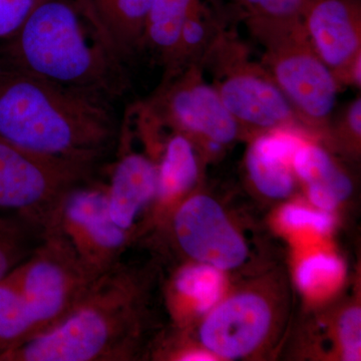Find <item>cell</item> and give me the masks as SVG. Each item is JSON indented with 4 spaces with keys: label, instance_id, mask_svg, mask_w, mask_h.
<instances>
[{
    "label": "cell",
    "instance_id": "obj_19",
    "mask_svg": "<svg viewBox=\"0 0 361 361\" xmlns=\"http://www.w3.org/2000/svg\"><path fill=\"white\" fill-rule=\"evenodd\" d=\"M158 167L156 199L169 203L187 193L196 184L199 164L194 142L175 132L169 137Z\"/></svg>",
    "mask_w": 361,
    "mask_h": 361
},
{
    "label": "cell",
    "instance_id": "obj_26",
    "mask_svg": "<svg viewBox=\"0 0 361 361\" xmlns=\"http://www.w3.org/2000/svg\"><path fill=\"white\" fill-rule=\"evenodd\" d=\"M285 225L292 228L310 227L317 232L325 233L331 229L334 218L329 212L312 210L304 206L289 205L285 207L281 214Z\"/></svg>",
    "mask_w": 361,
    "mask_h": 361
},
{
    "label": "cell",
    "instance_id": "obj_21",
    "mask_svg": "<svg viewBox=\"0 0 361 361\" xmlns=\"http://www.w3.org/2000/svg\"><path fill=\"white\" fill-rule=\"evenodd\" d=\"M44 234L28 221L0 215V281L30 257Z\"/></svg>",
    "mask_w": 361,
    "mask_h": 361
},
{
    "label": "cell",
    "instance_id": "obj_3",
    "mask_svg": "<svg viewBox=\"0 0 361 361\" xmlns=\"http://www.w3.org/2000/svg\"><path fill=\"white\" fill-rule=\"evenodd\" d=\"M118 59L77 0H45L0 42V71L103 97L116 94Z\"/></svg>",
    "mask_w": 361,
    "mask_h": 361
},
{
    "label": "cell",
    "instance_id": "obj_20",
    "mask_svg": "<svg viewBox=\"0 0 361 361\" xmlns=\"http://www.w3.org/2000/svg\"><path fill=\"white\" fill-rule=\"evenodd\" d=\"M33 336L32 316L14 269L0 281V358Z\"/></svg>",
    "mask_w": 361,
    "mask_h": 361
},
{
    "label": "cell",
    "instance_id": "obj_24",
    "mask_svg": "<svg viewBox=\"0 0 361 361\" xmlns=\"http://www.w3.org/2000/svg\"><path fill=\"white\" fill-rule=\"evenodd\" d=\"M341 261L329 254H316L303 261L297 270V281L303 290H315L341 277Z\"/></svg>",
    "mask_w": 361,
    "mask_h": 361
},
{
    "label": "cell",
    "instance_id": "obj_15",
    "mask_svg": "<svg viewBox=\"0 0 361 361\" xmlns=\"http://www.w3.org/2000/svg\"><path fill=\"white\" fill-rule=\"evenodd\" d=\"M118 59L142 49L152 0H77Z\"/></svg>",
    "mask_w": 361,
    "mask_h": 361
},
{
    "label": "cell",
    "instance_id": "obj_7",
    "mask_svg": "<svg viewBox=\"0 0 361 361\" xmlns=\"http://www.w3.org/2000/svg\"><path fill=\"white\" fill-rule=\"evenodd\" d=\"M16 270L32 316L35 336L70 315L99 277L54 229L45 233L39 246Z\"/></svg>",
    "mask_w": 361,
    "mask_h": 361
},
{
    "label": "cell",
    "instance_id": "obj_14",
    "mask_svg": "<svg viewBox=\"0 0 361 361\" xmlns=\"http://www.w3.org/2000/svg\"><path fill=\"white\" fill-rule=\"evenodd\" d=\"M303 141L297 128H280L258 134L247 152L246 168L259 192L275 199L292 193V159Z\"/></svg>",
    "mask_w": 361,
    "mask_h": 361
},
{
    "label": "cell",
    "instance_id": "obj_23",
    "mask_svg": "<svg viewBox=\"0 0 361 361\" xmlns=\"http://www.w3.org/2000/svg\"><path fill=\"white\" fill-rule=\"evenodd\" d=\"M314 0H234L243 18L294 20L302 18Z\"/></svg>",
    "mask_w": 361,
    "mask_h": 361
},
{
    "label": "cell",
    "instance_id": "obj_10",
    "mask_svg": "<svg viewBox=\"0 0 361 361\" xmlns=\"http://www.w3.org/2000/svg\"><path fill=\"white\" fill-rule=\"evenodd\" d=\"M173 228L180 249L202 264L226 270L245 261V243L210 197L197 195L185 201L176 211Z\"/></svg>",
    "mask_w": 361,
    "mask_h": 361
},
{
    "label": "cell",
    "instance_id": "obj_27",
    "mask_svg": "<svg viewBox=\"0 0 361 361\" xmlns=\"http://www.w3.org/2000/svg\"><path fill=\"white\" fill-rule=\"evenodd\" d=\"M342 353L345 360H360L361 345V312L351 308L343 313L339 322Z\"/></svg>",
    "mask_w": 361,
    "mask_h": 361
},
{
    "label": "cell",
    "instance_id": "obj_12",
    "mask_svg": "<svg viewBox=\"0 0 361 361\" xmlns=\"http://www.w3.org/2000/svg\"><path fill=\"white\" fill-rule=\"evenodd\" d=\"M271 322L272 312L263 297L238 294L214 308L202 325L201 341L221 357H242L264 341Z\"/></svg>",
    "mask_w": 361,
    "mask_h": 361
},
{
    "label": "cell",
    "instance_id": "obj_25",
    "mask_svg": "<svg viewBox=\"0 0 361 361\" xmlns=\"http://www.w3.org/2000/svg\"><path fill=\"white\" fill-rule=\"evenodd\" d=\"M45 0H0V42L13 37Z\"/></svg>",
    "mask_w": 361,
    "mask_h": 361
},
{
    "label": "cell",
    "instance_id": "obj_13",
    "mask_svg": "<svg viewBox=\"0 0 361 361\" xmlns=\"http://www.w3.org/2000/svg\"><path fill=\"white\" fill-rule=\"evenodd\" d=\"M158 167L151 159L130 152L123 154L114 165L106 184V200L111 220L134 234L141 213L155 200Z\"/></svg>",
    "mask_w": 361,
    "mask_h": 361
},
{
    "label": "cell",
    "instance_id": "obj_22",
    "mask_svg": "<svg viewBox=\"0 0 361 361\" xmlns=\"http://www.w3.org/2000/svg\"><path fill=\"white\" fill-rule=\"evenodd\" d=\"M219 271L202 263L186 268L176 278V288L183 295L194 299L199 310H210L219 300L222 292V278Z\"/></svg>",
    "mask_w": 361,
    "mask_h": 361
},
{
    "label": "cell",
    "instance_id": "obj_28",
    "mask_svg": "<svg viewBox=\"0 0 361 361\" xmlns=\"http://www.w3.org/2000/svg\"><path fill=\"white\" fill-rule=\"evenodd\" d=\"M206 355H203V353H194V355H189L185 356L186 358H183L185 360H211L210 358H207Z\"/></svg>",
    "mask_w": 361,
    "mask_h": 361
},
{
    "label": "cell",
    "instance_id": "obj_18",
    "mask_svg": "<svg viewBox=\"0 0 361 361\" xmlns=\"http://www.w3.org/2000/svg\"><path fill=\"white\" fill-rule=\"evenodd\" d=\"M200 0H152L145 23L142 47L167 70L172 63L185 20Z\"/></svg>",
    "mask_w": 361,
    "mask_h": 361
},
{
    "label": "cell",
    "instance_id": "obj_4",
    "mask_svg": "<svg viewBox=\"0 0 361 361\" xmlns=\"http://www.w3.org/2000/svg\"><path fill=\"white\" fill-rule=\"evenodd\" d=\"M263 47L261 65L290 103L303 127L329 130L339 87L316 54L301 18H243Z\"/></svg>",
    "mask_w": 361,
    "mask_h": 361
},
{
    "label": "cell",
    "instance_id": "obj_5",
    "mask_svg": "<svg viewBox=\"0 0 361 361\" xmlns=\"http://www.w3.org/2000/svg\"><path fill=\"white\" fill-rule=\"evenodd\" d=\"M214 77L221 101L242 130L261 133L303 128L290 103L261 63L252 61L245 44L224 30L202 63Z\"/></svg>",
    "mask_w": 361,
    "mask_h": 361
},
{
    "label": "cell",
    "instance_id": "obj_2",
    "mask_svg": "<svg viewBox=\"0 0 361 361\" xmlns=\"http://www.w3.org/2000/svg\"><path fill=\"white\" fill-rule=\"evenodd\" d=\"M137 271L121 260L99 275L71 314L1 361H125L139 356L147 308Z\"/></svg>",
    "mask_w": 361,
    "mask_h": 361
},
{
    "label": "cell",
    "instance_id": "obj_1",
    "mask_svg": "<svg viewBox=\"0 0 361 361\" xmlns=\"http://www.w3.org/2000/svg\"><path fill=\"white\" fill-rule=\"evenodd\" d=\"M115 134L102 97L0 71V139L42 155L96 165Z\"/></svg>",
    "mask_w": 361,
    "mask_h": 361
},
{
    "label": "cell",
    "instance_id": "obj_11",
    "mask_svg": "<svg viewBox=\"0 0 361 361\" xmlns=\"http://www.w3.org/2000/svg\"><path fill=\"white\" fill-rule=\"evenodd\" d=\"M301 20L339 87L346 85L351 65L361 54V0H314Z\"/></svg>",
    "mask_w": 361,
    "mask_h": 361
},
{
    "label": "cell",
    "instance_id": "obj_16",
    "mask_svg": "<svg viewBox=\"0 0 361 361\" xmlns=\"http://www.w3.org/2000/svg\"><path fill=\"white\" fill-rule=\"evenodd\" d=\"M292 169L307 187L311 203L320 210L330 212L353 191L350 179L337 167L329 154L305 140L294 154Z\"/></svg>",
    "mask_w": 361,
    "mask_h": 361
},
{
    "label": "cell",
    "instance_id": "obj_6",
    "mask_svg": "<svg viewBox=\"0 0 361 361\" xmlns=\"http://www.w3.org/2000/svg\"><path fill=\"white\" fill-rule=\"evenodd\" d=\"M94 164L42 155L0 139V213L54 227L71 190L92 180Z\"/></svg>",
    "mask_w": 361,
    "mask_h": 361
},
{
    "label": "cell",
    "instance_id": "obj_8",
    "mask_svg": "<svg viewBox=\"0 0 361 361\" xmlns=\"http://www.w3.org/2000/svg\"><path fill=\"white\" fill-rule=\"evenodd\" d=\"M144 109L157 123L168 126L191 141L205 142L211 152L220 151L242 133L217 90L206 82L201 65L189 66L175 77L164 80Z\"/></svg>",
    "mask_w": 361,
    "mask_h": 361
},
{
    "label": "cell",
    "instance_id": "obj_17",
    "mask_svg": "<svg viewBox=\"0 0 361 361\" xmlns=\"http://www.w3.org/2000/svg\"><path fill=\"white\" fill-rule=\"evenodd\" d=\"M226 30L224 18L214 0H200L180 30L172 63L164 80L175 77L189 66L201 65L214 42Z\"/></svg>",
    "mask_w": 361,
    "mask_h": 361
},
{
    "label": "cell",
    "instance_id": "obj_9",
    "mask_svg": "<svg viewBox=\"0 0 361 361\" xmlns=\"http://www.w3.org/2000/svg\"><path fill=\"white\" fill-rule=\"evenodd\" d=\"M52 229L70 242L82 263L99 276L123 260L133 237L111 220L106 185L92 180L66 195Z\"/></svg>",
    "mask_w": 361,
    "mask_h": 361
}]
</instances>
